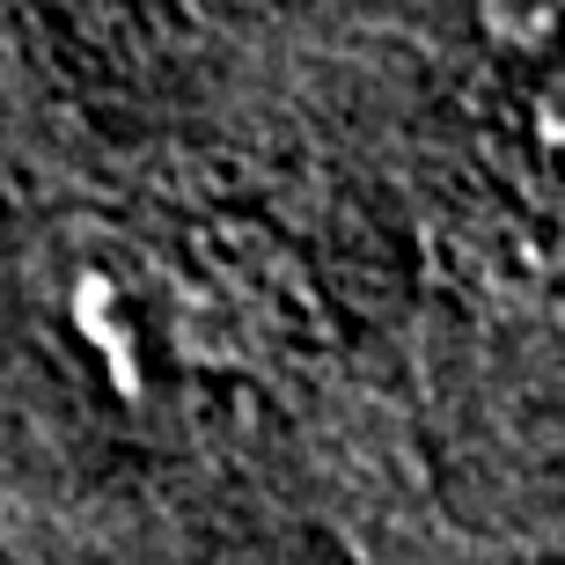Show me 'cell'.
I'll use <instances>...</instances> for the list:
<instances>
[{"instance_id":"1","label":"cell","mask_w":565,"mask_h":565,"mask_svg":"<svg viewBox=\"0 0 565 565\" xmlns=\"http://www.w3.org/2000/svg\"><path fill=\"white\" fill-rule=\"evenodd\" d=\"M507 22H514V38H544L551 30V0H492Z\"/></svg>"}]
</instances>
